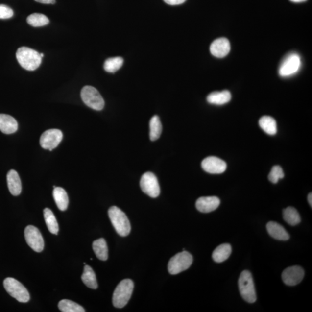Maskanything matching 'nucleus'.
Returning a JSON list of instances; mask_svg holds the SVG:
<instances>
[{
	"label": "nucleus",
	"instance_id": "39448f33",
	"mask_svg": "<svg viewBox=\"0 0 312 312\" xmlns=\"http://www.w3.org/2000/svg\"><path fill=\"white\" fill-rule=\"evenodd\" d=\"M192 262L193 257L191 254L183 250L170 259L168 265V271L171 275L178 274L189 268Z\"/></svg>",
	"mask_w": 312,
	"mask_h": 312
},
{
	"label": "nucleus",
	"instance_id": "2f4dec72",
	"mask_svg": "<svg viewBox=\"0 0 312 312\" xmlns=\"http://www.w3.org/2000/svg\"><path fill=\"white\" fill-rule=\"evenodd\" d=\"M14 15V11L8 6L5 5H0V19H9Z\"/></svg>",
	"mask_w": 312,
	"mask_h": 312
},
{
	"label": "nucleus",
	"instance_id": "4468645a",
	"mask_svg": "<svg viewBox=\"0 0 312 312\" xmlns=\"http://www.w3.org/2000/svg\"><path fill=\"white\" fill-rule=\"evenodd\" d=\"M219 198L215 196L211 197H202L198 198L196 201V208L198 211L202 213H210L216 210L220 205Z\"/></svg>",
	"mask_w": 312,
	"mask_h": 312
},
{
	"label": "nucleus",
	"instance_id": "393cba45",
	"mask_svg": "<svg viewBox=\"0 0 312 312\" xmlns=\"http://www.w3.org/2000/svg\"><path fill=\"white\" fill-rule=\"evenodd\" d=\"M44 216L48 227L51 234L57 235L59 232V224H58L55 216L49 208L44 210Z\"/></svg>",
	"mask_w": 312,
	"mask_h": 312
},
{
	"label": "nucleus",
	"instance_id": "ddd939ff",
	"mask_svg": "<svg viewBox=\"0 0 312 312\" xmlns=\"http://www.w3.org/2000/svg\"><path fill=\"white\" fill-rule=\"evenodd\" d=\"M202 168L212 174H220L227 168V164L223 160L215 156L208 157L202 162Z\"/></svg>",
	"mask_w": 312,
	"mask_h": 312
},
{
	"label": "nucleus",
	"instance_id": "5701e85b",
	"mask_svg": "<svg viewBox=\"0 0 312 312\" xmlns=\"http://www.w3.org/2000/svg\"><path fill=\"white\" fill-rule=\"evenodd\" d=\"M259 125L266 134L271 136L277 133V124L274 119L272 117L268 116L262 117L259 120Z\"/></svg>",
	"mask_w": 312,
	"mask_h": 312
},
{
	"label": "nucleus",
	"instance_id": "f03ea898",
	"mask_svg": "<svg viewBox=\"0 0 312 312\" xmlns=\"http://www.w3.org/2000/svg\"><path fill=\"white\" fill-rule=\"evenodd\" d=\"M109 218L116 231L121 237H126L131 231V225L128 217L120 208L112 207L108 211Z\"/></svg>",
	"mask_w": 312,
	"mask_h": 312
},
{
	"label": "nucleus",
	"instance_id": "bb28decb",
	"mask_svg": "<svg viewBox=\"0 0 312 312\" xmlns=\"http://www.w3.org/2000/svg\"><path fill=\"white\" fill-rule=\"evenodd\" d=\"M149 127L150 140L154 141L158 140L162 132V125L158 116L154 115L151 118Z\"/></svg>",
	"mask_w": 312,
	"mask_h": 312
},
{
	"label": "nucleus",
	"instance_id": "dca6fc26",
	"mask_svg": "<svg viewBox=\"0 0 312 312\" xmlns=\"http://www.w3.org/2000/svg\"><path fill=\"white\" fill-rule=\"evenodd\" d=\"M266 229L268 234L273 239L279 240H288L289 235L285 228L275 221H269L266 224Z\"/></svg>",
	"mask_w": 312,
	"mask_h": 312
},
{
	"label": "nucleus",
	"instance_id": "7ed1b4c3",
	"mask_svg": "<svg viewBox=\"0 0 312 312\" xmlns=\"http://www.w3.org/2000/svg\"><path fill=\"white\" fill-rule=\"evenodd\" d=\"M134 283L131 279H124L121 281L115 288L112 302L114 306L122 308L126 305L133 294Z\"/></svg>",
	"mask_w": 312,
	"mask_h": 312
},
{
	"label": "nucleus",
	"instance_id": "2eb2a0df",
	"mask_svg": "<svg viewBox=\"0 0 312 312\" xmlns=\"http://www.w3.org/2000/svg\"><path fill=\"white\" fill-rule=\"evenodd\" d=\"M231 49L230 43L227 38H220L215 40L210 47L212 55L217 58L226 57Z\"/></svg>",
	"mask_w": 312,
	"mask_h": 312
},
{
	"label": "nucleus",
	"instance_id": "f257e3e1",
	"mask_svg": "<svg viewBox=\"0 0 312 312\" xmlns=\"http://www.w3.org/2000/svg\"><path fill=\"white\" fill-rule=\"evenodd\" d=\"M16 56L20 65L28 71H34L38 68L42 62L40 53L27 47L19 48Z\"/></svg>",
	"mask_w": 312,
	"mask_h": 312
},
{
	"label": "nucleus",
	"instance_id": "423d86ee",
	"mask_svg": "<svg viewBox=\"0 0 312 312\" xmlns=\"http://www.w3.org/2000/svg\"><path fill=\"white\" fill-rule=\"evenodd\" d=\"M80 96L82 101L89 108L101 111L104 107L105 102L100 93L91 86H86L82 89Z\"/></svg>",
	"mask_w": 312,
	"mask_h": 312
},
{
	"label": "nucleus",
	"instance_id": "b1692460",
	"mask_svg": "<svg viewBox=\"0 0 312 312\" xmlns=\"http://www.w3.org/2000/svg\"><path fill=\"white\" fill-rule=\"evenodd\" d=\"M82 280L84 284L92 289H96L98 288L96 276L94 271L91 266L86 265L84 267L82 275Z\"/></svg>",
	"mask_w": 312,
	"mask_h": 312
},
{
	"label": "nucleus",
	"instance_id": "6ab92c4d",
	"mask_svg": "<svg viewBox=\"0 0 312 312\" xmlns=\"http://www.w3.org/2000/svg\"><path fill=\"white\" fill-rule=\"evenodd\" d=\"M53 196L57 205V207L60 211H66L68 208L69 197L65 190L62 188H54Z\"/></svg>",
	"mask_w": 312,
	"mask_h": 312
},
{
	"label": "nucleus",
	"instance_id": "72a5a7b5",
	"mask_svg": "<svg viewBox=\"0 0 312 312\" xmlns=\"http://www.w3.org/2000/svg\"><path fill=\"white\" fill-rule=\"evenodd\" d=\"M35 1L46 4H53L56 2V0H35Z\"/></svg>",
	"mask_w": 312,
	"mask_h": 312
},
{
	"label": "nucleus",
	"instance_id": "cd10ccee",
	"mask_svg": "<svg viewBox=\"0 0 312 312\" xmlns=\"http://www.w3.org/2000/svg\"><path fill=\"white\" fill-rule=\"evenodd\" d=\"M123 62L124 60L121 57L109 58L105 60L104 69L108 72L115 73L121 68Z\"/></svg>",
	"mask_w": 312,
	"mask_h": 312
},
{
	"label": "nucleus",
	"instance_id": "f3484780",
	"mask_svg": "<svg viewBox=\"0 0 312 312\" xmlns=\"http://www.w3.org/2000/svg\"><path fill=\"white\" fill-rule=\"evenodd\" d=\"M18 124L14 118L10 115L0 114V130L3 133L11 134L18 130Z\"/></svg>",
	"mask_w": 312,
	"mask_h": 312
},
{
	"label": "nucleus",
	"instance_id": "a878e982",
	"mask_svg": "<svg viewBox=\"0 0 312 312\" xmlns=\"http://www.w3.org/2000/svg\"><path fill=\"white\" fill-rule=\"evenodd\" d=\"M283 217L286 222L294 226L300 223L301 216L298 212L294 207H289L283 211Z\"/></svg>",
	"mask_w": 312,
	"mask_h": 312
},
{
	"label": "nucleus",
	"instance_id": "412c9836",
	"mask_svg": "<svg viewBox=\"0 0 312 312\" xmlns=\"http://www.w3.org/2000/svg\"><path fill=\"white\" fill-rule=\"evenodd\" d=\"M231 95L229 91L212 92L207 96V101L211 104L222 105L231 100Z\"/></svg>",
	"mask_w": 312,
	"mask_h": 312
},
{
	"label": "nucleus",
	"instance_id": "a211bd4d",
	"mask_svg": "<svg viewBox=\"0 0 312 312\" xmlns=\"http://www.w3.org/2000/svg\"><path fill=\"white\" fill-rule=\"evenodd\" d=\"M8 187L11 194L17 196L22 192V183L18 173L14 169L9 170L7 176Z\"/></svg>",
	"mask_w": 312,
	"mask_h": 312
},
{
	"label": "nucleus",
	"instance_id": "9b49d317",
	"mask_svg": "<svg viewBox=\"0 0 312 312\" xmlns=\"http://www.w3.org/2000/svg\"><path fill=\"white\" fill-rule=\"evenodd\" d=\"M62 131L58 129H50L45 131L40 138V144L45 149L50 151L55 149L63 140Z\"/></svg>",
	"mask_w": 312,
	"mask_h": 312
},
{
	"label": "nucleus",
	"instance_id": "aec40b11",
	"mask_svg": "<svg viewBox=\"0 0 312 312\" xmlns=\"http://www.w3.org/2000/svg\"><path fill=\"white\" fill-rule=\"evenodd\" d=\"M231 252L232 248L230 244H221L212 253V259L215 262L220 263L229 258Z\"/></svg>",
	"mask_w": 312,
	"mask_h": 312
},
{
	"label": "nucleus",
	"instance_id": "1a4fd4ad",
	"mask_svg": "<svg viewBox=\"0 0 312 312\" xmlns=\"http://www.w3.org/2000/svg\"><path fill=\"white\" fill-rule=\"evenodd\" d=\"M301 59L297 53H291L283 60L279 69V75L288 77L297 72L301 67Z\"/></svg>",
	"mask_w": 312,
	"mask_h": 312
},
{
	"label": "nucleus",
	"instance_id": "0eeeda50",
	"mask_svg": "<svg viewBox=\"0 0 312 312\" xmlns=\"http://www.w3.org/2000/svg\"><path fill=\"white\" fill-rule=\"evenodd\" d=\"M4 286L8 293L20 302H27L30 300V294L24 286L12 278L4 280Z\"/></svg>",
	"mask_w": 312,
	"mask_h": 312
},
{
	"label": "nucleus",
	"instance_id": "f704fd0d",
	"mask_svg": "<svg viewBox=\"0 0 312 312\" xmlns=\"http://www.w3.org/2000/svg\"><path fill=\"white\" fill-rule=\"evenodd\" d=\"M308 201L309 202V204H310V205H311V207H312V192L310 193V194H309L308 195Z\"/></svg>",
	"mask_w": 312,
	"mask_h": 312
},
{
	"label": "nucleus",
	"instance_id": "9d476101",
	"mask_svg": "<svg viewBox=\"0 0 312 312\" xmlns=\"http://www.w3.org/2000/svg\"><path fill=\"white\" fill-rule=\"evenodd\" d=\"M24 237L28 245L35 252L43 250L44 240L39 230L33 226H28L24 230Z\"/></svg>",
	"mask_w": 312,
	"mask_h": 312
},
{
	"label": "nucleus",
	"instance_id": "f8f14e48",
	"mask_svg": "<svg viewBox=\"0 0 312 312\" xmlns=\"http://www.w3.org/2000/svg\"><path fill=\"white\" fill-rule=\"evenodd\" d=\"M305 272L298 265L288 267L282 273V278L286 285L289 286L297 285L303 280Z\"/></svg>",
	"mask_w": 312,
	"mask_h": 312
},
{
	"label": "nucleus",
	"instance_id": "c9c22d12",
	"mask_svg": "<svg viewBox=\"0 0 312 312\" xmlns=\"http://www.w3.org/2000/svg\"><path fill=\"white\" fill-rule=\"evenodd\" d=\"M290 1L292 2L298 3V2H302L306 1L307 0H290Z\"/></svg>",
	"mask_w": 312,
	"mask_h": 312
},
{
	"label": "nucleus",
	"instance_id": "7c9ffc66",
	"mask_svg": "<svg viewBox=\"0 0 312 312\" xmlns=\"http://www.w3.org/2000/svg\"><path fill=\"white\" fill-rule=\"evenodd\" d=\"M284 170H283L281 167L279 166H275L272 167L268 175V179L269 181L275 184V183L278 182L279 179L284 178Z\"/></svg>",
	"mask_w": 312,
	"mask_h": 312
},
{
	"label": "nucleus",
	"instance_id": "c85d7f7f",
	"mask_svg": "<svg viewBox=\"0 0 312 312\" xmlns=\"http://www.w3.org/2000/svg\"><path fill=\"white\" fill-rule=\"evenodd\" d=\"M63 312H85V309L76 302L69 300H63L58 305Z\"/></svg>",
	"mask_w": 312,
	"mask_h": 312
},
{
	"label": "nucleus",
	"instance_id": "e433bc0d",
	"mask_svg": "<svg viewBox=\"0 0 312 312\" xmlns=\"http://www.w3.org/2000/svg\"><path fill=\"white\" fill-rule=\"evenodd\" d=\"M40 55L42 57H43L44 56L43 53H40Z\"/></svg>",
	"mask_w": 312,
	"mask_h": 312
},
{
	"label": "nucleus",
	"instance_id": "20e7f679",
	"mask_svg": "<svg viewBox=\"0 0 312 312\" xmlns=\"http://www.w3.org/2000/svg\"><path fill=\"white\" fill-rule=\"evenodd\" d=\"M239 287L243 300L249 303H254L257 300L255 284L252 273L249 271H243L240 276Z\"/></svg>",
	"mask_w": 312,
	"mask_h": 312
},
{
	"label": "nucleus",
	"instance_id": "c756f323",
	"mask_svg": "<svg viewBox=\"0 0 312 312\" xmlns=\"http://www.w3.org/2000/svg\"><path fill=\"white\" fill-rule=\"evenodd\" d=\"M27 21L29 24L35 27L44 26L49 23L47 16L38 13L29 15Z\"/></svg>",
	"mask_w": 312,
	"mask_h": 312
},
{
	"label": "nucleus",
	"instance_id": "473e14b6",
	"mask_svg": "<svg viewBox=\"0 0 312 312\" xmlns=\"http://www.w3.org/2000/svg\"><path fill=\"white\" fill-rule=\"evenodd\" d=\"M186 0H164L167 4L170 5H176L183 4Z\"/></svg>",
	"mask_w": 312,
	"mask_h": 312
},
{
	"label": "nucleus",
	"instance_id": "6e6552de",
	"mask_svg": "<svg viewBox=\"0 0 312 312\" xmlns=\"http://www.w3.org/2000/svg\"><path fill=\"white\" fill-rule=\"evenodd\" d=\"M140 186L144 193L152 198L158 197L160 188L158 180L153 173L147 172L141 177Z\"/></svg>",
	"mask_w": 312,
	"mask_h": 312
},
{
	"label": "nucleus",
	"instance_id": "4be33fe9",
	"mask_svg": "<svg viewBox=\"0 0 312 312\" xmlns=\"http://www.w3.org/2000/svg\"><path fill=\"white\" fill-rule=\"evenodd\" d=\"M93 249L97 258L105 261L108 258V248L107 242L104 239H99L93 243Z\"/></svg>",
	"mask_w": 312,
	"mask_h": 312
}]
</instances>
